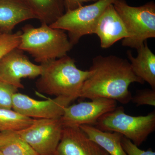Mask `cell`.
<instances>
[{"mask_svg": "<svg viewBox=\"0 0 155 155\" xmlns=\"http://www.w3.org/2000/svg\"><path fill=\"white\" fill-rule=\"evenodd\" d=\"M90 69L91 74L84 83L79 97L105 98L126 104L132 99L130 84L144 83L135 75L130 62L115 55L97 56Z\"/></svg>", "mask_w": 155, "mask_h": 155, "instance_id": "1", "label": "cell"}, {"mask_svg": "<svg viewBox=\"0 0 155 155\" xmlns=\"http://www.w3.org/2000/svg\"><path fill=\"white\" fill-rule=\"evenodd\" d=\"M40 65L42 70L35 83L37 91L73 101L79 97L84 83L92 73L90 69L78 68L75 60L67 55Z\"/></svg>", "mask_w": 155, "mask_h": 155, "instance_id": "2", "label": "cell"}, {"mask_svg": "<svg viewBox=\"0 0 155 155\" xmlns=\"http://www.w3.org/2000/svg\"><path fill=\"white\" fill-rule=\"evenodd\" d=\"M21 31L18 48L30 54L40 64L67 55L74 46L65 31L45 23L38 27L24 25Z\"/></svg>", "mask_w": 155, "mask_h": 155, "instance_id": "3", "label": "cell"}, {"mask_svg": "<svg viewBox=\"0 0 155 155\" xmlns=\"http://www.w3.org/2000/svg\"><path fill=\"white\" fill-rule=\"evenodd\" d=\"M113 5L129 34L122 40L123 46L137 50L148 39L155 38L154 2L132 7L125 0H116Z\"/></svg>", "mask_w": 155, "mask_h": 155, "instance_id": "4", "label": "cell"}, {"mask_svg": "<svg viewBox=\"0 0 155 155\" xmlns=\"http://www.w3.org/2000/svg\"><path fill=\"white\" fill-rule=\"evenodd\" d=\"M94 126L103 131L120 134L139 147L154 131L155 112L131 116L125 114L122 107H116L102 116Z\"/></svg>", "mask_w": 155, "mask_h": 155, "instance_id": "5", "label": "cell"}, {"mask_svg": "<svg viewBox=\"0 0 155 155\" xmlns=\"http://www.w3.org/2000/svg\"><path fill=\"white\" fill-rule=\"evenodd\" d=\"M116 0H97L93 4L66 11L52 24L53 28L67 31L69 41L76 45L82 37L94 34L99 19L110 5Z\"/></svg>", "mask_w": 155, "mask_h": 155, "instance_id": "6", "label": "cell"}, {"mask_svg": "<svg viewBox=\"0 0 155 155\" xmlns=\"http://www.w3.org/2000/svg\"><path fill=\"white\" fill-rule=\"evenodd\" d=\"M63 128L61 118L34 119L29 127L17 132L39 155H55Z\"/></svg>", "mask_w": 155, "mask_h": 155, "instance_id": "7", "label": "cell"}, {"mask_svg": "<svg viewBox=\"0 0 155 155\" xmlns=\"http://www.w3.org/2000/svg\"><path fill=\"white\" fill-rule=\"evenodd\" d=\"M41 65L33 64L18 48L11 50L0 60V80L17 88H24L22 78L34 79L41 74Z\"/></svg>", "mask_w": 155, "mask_h": 155, "instance_id": "8", "label": "cell"}, {"mask_svg": "<svg viewBox=\"0 0 155 155\" xmlns=\"http://www.w3.org/2000/svg\"><path fill=\"white\" fill-rule=\"evenodd\" d=\"M68 106L61 117L63 126L80 127L87 125L94 126L103 116L117 107V101L105 98H97Z\"/></svg>", "mask_w": 155, "mask_h": 155, "instance_id": "9", "label": "cell"}, {"mask_svg": "<svg viewBox=\"0 0 155 155\" xmlns=\"http://www.w3.org/2000/svg\"><path fill=\"white\" fill-rule=\"evenodd\" d=\"M73 101L62 97L38 101L17 92L13 96L12 109L32 119H58L61 118L65 108Z\"/></svg>", "mask_w": 155, "mask_h": 155, "instance_id": "10", "label": "cell"}, {"mask_svg": "<svg viewBox=\"0 0 155 155\" xmlns=\"http://www.w3.org/2000/svg\"><path fill=\"white\" fill-rule=\"evenodd\" d=\"M104 151L80 127L63 126L55 155H102Z\"/></svg>", "mask_w": 155, "mask_h": 155, "instance_id": "11", "label": "cell"}, {"mask_svg": "<svg viewBox=\"0 0 155 155\" xmlns=\"http://www.w3.org/2000/svg\"><path fill=\"white\" fill-rule=\"evenodd\" d=\"M94 34L99 38L101 47L104 49L129 37L126 26L113 4L108 6L100 17Z\"/></svg>", "mask_w": 155, "mask_h": 155, "instance_id": "12", "label": "cell"}, {"mask_svg": "<svg viewBox=\"0 0 155 155\" xmlns=\"http://www.w3.org/2000/svg\"><path fill=\"white\" fill-rule=\"evenodd\" d=\"M38 19L36 14L25 0H0V32L12 33L19 23Z\"/></svg>", "mask_w": 155, "mask_h": 155, "instance_id": "13", "label": "cell"}, {"mask_svg": "<svg viewBox=\"0 0 155 155\" xmlns=\"http://www.w3.org/2000/svg\"><path fill=\"white\" fill-rule=\"evenodd\" d=\"M137 50V55L134 57L131 51L127 55L133 72L144 82L149 84L152 89H155V55L145 41Z\"/></svg>", "mask_w": 155, "mask_h": 155, "instance_id": "14", "label": "cell"}, {"mask_svg": "<svg viewBox=\"0 0 155 155\" xmlns=\"http://www.w3.org/2000/svg\"><path fill=\"white\" fill-rule=\"evenodd\" d=\"M89 138L99 146L110 155H127L122 148L123 135L116 132L103 131L93 125H84L80 127Z\"/></svg>", "mask_w": 155, "mask_h": 155, "instance_id": "15", "label": "cell"}, {"mask_svg": "<svg viewBox=\"0 0 155 155\" xmlns=\"http://www.w3.org/2000/svg\"><path fill=\"white\" fill-rule=\"evenodd\" d=\"M41 23L50 25L64 14V0H25Z\"/></svg>", "mask_w": 155, "mask_h": 155, "instance_id": "16", "label": "cell"}, {"mask_svg": "<svg viewBox=\"0 0 155 155\" xmlns=\"http://www.w3.org/2000/svg\"><path fill=\"white\" fill-rule=\"evenodd\" d=\"M34 120L13 109H0V132L20 131L32 125Z\"/></svg>", "mask_w": 155, "mask_h": 155, "instance_id": "17", "label": "cell"}, {"mask_svg": "<svg viewBox=\"0 0 155 155\" xmlns=\"http://www.w3.org/2000/svg\"><path fill=\"white\" fill-rule=\"evenodd\" d=\"M0 151L4 155H39L17 132L12 140L0 147Z\"/></svg>", "mask_w": 155, "mask_h": 155, "instance_id": "18", "label": "cell"}, {"mask_svg": "<svg viewBox=\"0 0 155 155\" xmlns=\"http://www.w3.org/2000/svg\"><path fill=\"white\" fill-rule=\"evenodd\" d=\"M21 31L14 33L0 35V60L11 50L19 46L21 41Z\"/></svg>", "mask_w": 155, "mask_h": 155, "instance_id": "19", "label": "cell"}, {"mask_svg": "<svg viewBox=\"0 0 155 155\" xmlns=\"http://www.w3.org/2000/svg\"><path fill=\"white\" fill-rule=\"evenodd\" d=\"M18 89L0 80V109H12L13 96L18 92Z\"/></svg>", "mask_w": 155, "mask_h": 155, "instance_id": "20", "label": "cell"}, {"mask_svg": "<svg viewBox=\"0 0 155 155\" xmlns=\"http://www.w3.org/2000/svg\"><path fill=\"white\" fill-rule=\"evenodd\" d=\"M131 101L137 106L149 105L155 107V89L139 91L135 95L132 97Z\"/></svg>", "mask_w": 155, "mask_h": 155, "instance_id": "21", "label": "cell"}, {"mask_svg": "<svg viewBox=\"0 0 155 155\" xmlns=\"http://www.w3.org/2000/svg\"><path fill=\"white\" fill-rule=\"evenodd\" d=\"M121 143L123 150L127 155H155L154 152L151 150L147 151L140 150L131 140L123 136L121 140Z\"/></svg>", "mask_w": 155, "mask_h": 155, "instance_id": "22", "label": "cell"}, {"mask_svg": "<svg viewBox=\"0 0 155 155\" xmlns=\"http://www.w3.org/2000/svg\"><path fill=\"white\" fill-rule=\"evenodd\" d=\"M97 0H64L65 11H71L83 5L84 3L97 2Z\"/></svg>", "mask_w": 155, "mask_h": 155, "instance_id": "23", "label": "cell"}, {"mask_svg": "<svg viewBox=\"0 0 155 155\" xmlns=\"http://www.w3.org/2000/svg\"><path fill=\"white\" fill-rule=\"evenodd\" d=\"M17 131H2L0 132V147L5 145L15 137Z\"/></svg>", "mask_w": 155, "mask_h": 155, "instance_id": "24", "label": "cell"}, {"mask_svg": "<svg viewBox=\"0 0 155 155\" xmlns=\"http://www.w3.org/2000/svg\"><path fill=\"white\" fill-rule=\"evenodd\" d=\"M102 155H109V154H108V153L107 152H106L104 150V153H103Z\"/></svg>", "mask_w": 155, "mask_h": 155, "instance_id": "25", "label": "cell"}, {"mask_svg": "<svg viewBox=\"0 0 155 155\" xmlns=\"http://www.w3.org/2000/svg\"><path fill=\"white\" fill-rule=\"evenodd\" d=\"M0 155H4L2 153V152H1V151H0Z\"/></svg>", "mask_w": 155, "mask_h": 155, "instance_id": "26", "label": "cell"}, {"mask_svg": "<svg viewBox=\"0 0 155 155\" xmlns=\"http://www.w3.org/2000/svg\"><path fill=\"white\" fill-rule=\"evenodd\" d=\"M1 34H2V33H1V32H0V35H1Z\"/></svg>", "mask_w": 155, "mask_h": 155, "instance_id": "27", "label": "cell"}]
</instances>
